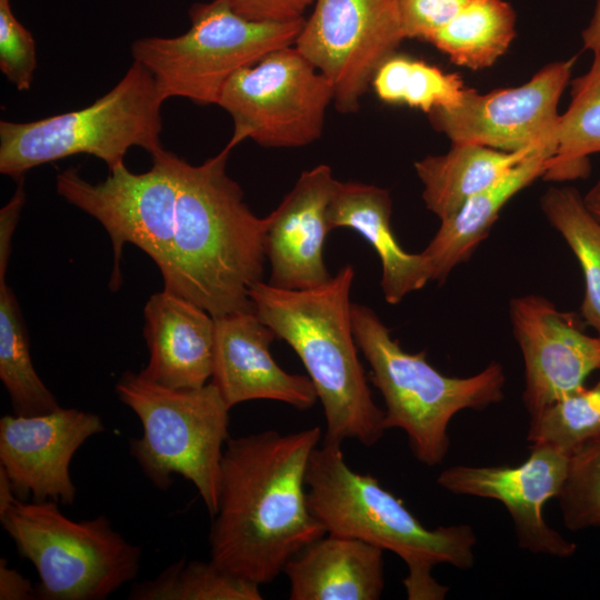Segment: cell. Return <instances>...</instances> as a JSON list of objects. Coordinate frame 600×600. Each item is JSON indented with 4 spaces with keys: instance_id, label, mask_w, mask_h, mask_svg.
Here are the masks:
<instances>
[{
    "instance_id": "cell-16",
    "label": "cell",
    "mask_w": 600,
    "mask_h": 600,
    "mask_svg": "<svg viewBox=\"0 0 600 600\" xmlns=\"http://www.w3.org/2000/svg\"><path fill=\"white\" fill-rule=\"evenodd\" d=\"M104 431L98 414L58 408L38 416L6 414L0 419V467L20 500L72 504L76 487L69 467L77 450Z\"/></svg>"
},
{
    "instance_id": "cell-25",
    "label": "cell",
    "mask_w": 600,
    "mask_h": 600,
    "mask_svg": "<svg viewBox=\"0 0 600 600\" xmlns=\"http://www.w3.org/2000/svg\"><path fill=\"white\" fill-rule=\"evenodd\" d=\"M571 84V103L559 119L556 151L543 176L547 180L588 176L589 156L600 152V58Z\"/></svg>"
},
{
    "instance_id": "cell-1",
    "label": "cell",
    "mask_w": 600,
    "mask_h": 600,
    "mask_svg": "<svg viewBox=\"0 0 600 600\" xmlns=\"http://www.w3.org/2000/svg\"><path fill=\"white\" fill-rule=\"evenodd\" d=\"M321 428L229 438L221 462L211 561L242 579L273 581L287 562L327 533L311 512L306 476Z\"/></svg>"
},
{
    "instance_id": "cell-14",
    "label": "cell",
    "mask_w": 600,
    "mask_h": 600,
    "mask_svg": "<svg viewBox=\"0 0 600 600\" xmlns=\"http://www.w3.org/2000/svg\"><path fill=\"white\" fill-rule=\"evenodd\" d=\"M530 449L528 459L516 467L457 464L444 469L437 483L454 494L500 501L510 513L522 549L569 558L577 546L548 526L543 507L560 494L570 457L549 446H530Z\"/></svg>"
},
{
    "instance_id": "cell-21",
    "label": "cell",
    "mask_w": 600,
    "mask_h": 600,
    "mask_svg": "<svg viewBox=\"0 0 600 600\" xmlns=\"http://www.w3.org/2000/svg\"><path fill=\"white\" fill-rule=\"evenodd\" d=\"M291 600H378L384 588L383 550L327 533L286 564Z\"/></svg>"
},
{
    "instance_id": "cell-22",
    "label": "cell",
    "mask_w": 600,
    "mask_h": 600,
    "mask_svg": "<svg viewBox=\"0 0 600 600\" xmlns=\"http://www.w3.org/2000/svg\"><path fill=\"white\" fill-rule=\"evenodd\" d=\"M556 146L533 150L502 178L471 197L453 216L441 221L421 252L428 261L432 280L443 282L459 263L472 256L487 238L503 206L544 176Z\"/></svg>"
},
{
    "instance_id": "cell-29",
    "label": "cell",
    "mask_w": 600,
    "mask_h": 600,
    "mask_svg": "<svg viewBox=\"0 0 600 600\" xmlns=\"http://www.w3.org/2000/svg\"><path fill=\"white\" fill-rule=\"evenodd\" d=\"M131 600H261L260 584L213 561L179 560L157 578L133 586Z\"/></svg>"
},
{
    "instance_id": "cell-8",
    "label": "cell",
    "mask_w": 600,
    "mask_h": 600,
    "mask_svg": "<svg viewBox=\"0 0 600 600\" xmlns=\"http://www.w3.org/2000/svg\"><path fill=\"white\" fill-rule=\"evenodd\" d=\"M0 520L38 572L36 599L102 600L139 572L140 547L113 530L104 516L73 521L56 501L17 499Z\"/></svg>"
},
{
    "instance_id": "cell-26",
    "label": "cell",
    "mask_w": 600,
    "mask_h": 600,
    "mask_svg": "<svg viewBox=\"0 0 600 600\" xmlns=\"http://www.w3.org/2000/svg\"><path fill=\"white\" fill-rule=\"evenodd\" d=\"M540 202L548 221L580 263L584 281L581 313L600 334V221L574 188L551 187Z\"/></svg>"
},
{
    "instance_id": "cell-32",
    "label": "cell",
    "mask_w": 600,
    "mask_h": 600,
    "mask_svg": "<svg viewBox=\"0 0 600 600\" xmlns=\"http://www.w3.org/2000/svg\"><path fill=\"white\" fill-rule=\"evenodd\" d=\"M37 68L36 43L12 12L10 0H0V69L19 90L27 91Z\"/></svg>"
},
{
    "instance_id": "cell-33",
    "label": "cell",
    "mask_w": 600,
    "mask_h": 600,
    "mask_svg": "<svg viewBox=\"0 0 600 600\" xmlns=\"http://www.w3.org/2000/svg\"><path fill=\"white\" fill-rule=\"evenodd\" d=\"M469 0H399L406 39L429 42L448 24Z\"/></svg>"
},
{
    "instance_id": "cell-38",
    "label": "cell",
    "mask_w": 600,
    "mask_h": 600,
    "mask_svg": "<svg viewBox=\"0 0 600 600\" xmlns=\"http://www.w3.org/2000/svg\"><path fill=\"white\" fill-rule=\"evenodd\" d=\"M17 499L7 472L0 467V513L9 508Z\"/></svg>"
},
{
    "instance_id": "cell-13",
    "label": "cell",
    "mask_w": 600,
    "mask_h": 600,
    "mask_svg": "<svg viewBox=\"0 0 600 600\" xmlns=\"http://www.w3.org/2000/svg\"><path fill=\"white\" fill-rule=\"evenodd\" d=\"M574 61L552 62L519 87L487 93L467 88L459 104L431 111L429 120L451 143L507 152L557 147L558 103Z\"/></svg>"
},
{
    "instance_id": "cell-7",
    "label": "cell",
    "mask_w": 600,
    "mask_h": 600,
    "mask_svg": "<svg viewBox=\"0 0 600 600\" xmlns=\"http://www.w3.org/2000/svg\"><path fill=\"white\" fill-rule=\"evenodd\" d=\"M121 402L140 419L143 433L130 452L160 490L179 474L198 490L209 514L218 511L223 446L229 439V410L210 381L194 389H171L126 372L116 386Z\"/></svg>"
},
{
    "instance_id": "cell-28",
    "label": "cell",
    "mask_w": 600,
    "mask_h": 600,
    "mask_svg": "<svg viewBox=\"0 0 600 600\" xmlns=\"http://www.w3.org/2000/svg\"><path fill=\"white\" fill-rule=\"evenodd\" d=\"M371 86L380 100L427 113L456 107L467 89L458 73L397 53L381 64Z\"/></svg>"
},
{
    "instance_id": "cell-19",
    "label": "cell",
    "mask_w": 600,
    "mask_h": 600,
    "mask_svg": "<svg viewBox=\"0 0 600 600\" xmlns=\"http://www.w3.org/2000/svg\"><path fill=\"white\" fill-rule=\"evenodd\" d=\"M149 362L139 373L171 389H194L213 374L216 319L191 301L166 290L144 307Z\"/></svg>"
},
{
    "instance_id": "cell-17",
    "label": "cell",
    "mask_w": 600,
    "mask_h": 600,
    "mask_svg": "<svg viewBox=\"0 0 600 600\" xmlns=\"http://www.w3.org/2000/svg\"><path fill=\"white\" fill-rule=\"evenodd\" d=\"M338 180L328 164L303 171L279 206L267 216V281L288 290H306L324 284L331 274L323 259L331 231L328 208Z\"/></svg>"
},
{
    "instance_id": "cell-36",
    "label": "cell",
    "mask_w": 600,
    "mask_h": 600,
    "mask_svg": "<svg viewBox=\"0 0 600 600\" xmlns=\"http://www.w3.org/2000/svg\"><path fill=\"white\" fill-rule=\"evenodd\" d=\"M36 599L34 587L29 579L8 566L6 559L0 560V600Z\"/></svg>"
},
{
    "instance_id": "cell-39",
    "label": "cell",
    "mask_w": 600,
    "mask_h": 600,
    "mask_svg": "<svg viewBox=\"0 0 600 600\" xmlns=\"http://www.w3.org/2000/svg\"><path fill=\"white\" fill-rule=\"evenodd\" d=\"M583 201L590 212L600 221V176L583 197Z\"/></svg>"
},
{
    "instance_id": "cell-12",
    "label": "cell",
    "mask_w": 600,
    "mask_h": 600,
    "mask_svg": "<svg viewBox=\"0 0 600 600\" xmlns=\"http://www.w3.org/2000/svg\"><path fill=\"white\" fill-rule=\"evenodd\" d=\"M294 48L330 82L333 104L353 113L381 64L406 39L399 0H314Z\"/></svg>"
},
{
    "instance_id": "cell-18",
    "label": "cell",
    "mask_w": 600,
    "mask_h": 600,
    "mask_svg": "<svg viewBox=\"0 0 600 600\" xmlns=\"http://www.w3.org/2000/svg\"><path fill=\"white\" fill-rule=\"evenodd\" d=\"M216 319L214 364L211 381L227 404L274 400L308 410L318 400L308 376L284 371L272 358L274 332L253 312Z\"/></svg>"
},
{
    "instance_id": "cell-34",
    "label": "cell",
    "mask_w": 600,
    "mask_h": 600,
    "mask_svg": "<svg viewBox=\"0 0 600 600\" xmlns=\"http://www.w3.org/2000/svg\"><path fill=\"white\" fill-rule=\"evenodd\" d=\"M241 17L260 22H284L303 18L314 0H223Z\"/></svg>"
},
{
    "instance_id": "cell-5",
    "label": "cell",
    "mask_w": 600,
    "mask_h": 600,
    "mask_svg": "<svg viewBox=\"0 0 600 600\" xmlns=\"http://www.w3.org/2000/svg\"><path fill=\"white\" fill-rule=\"evenodd\" d=\"M351 322L359 350L371 367L370 379L383 397L386 429H401L414 458L429 467L443 462L448 427L459 411L483 410L503 399L506 374L499 362L466 378L448 377L410 353L391 337L376 312L352 303Z\"/></svg>"
},
{
    "instance_id": "cell-30",
    "label": "cell",
    "mask_w": 600,
    "mask_h": 600,
    "mask_svg": "<svg viewBox=\"0 0 600 600\" xmlns=\"http://www.w3.org/2000/svg\"><path fill=\"white\" fill-rule=\"evenodd\" d=\"M527 440L569 457L600 440V379L530 417Z\"/></svg>"
},
{
    "instance_id": "cell-24",
    "label": "cell",
    "mask_w": 600,
    "mask_h": 600,
    "mask_svg": "<svg viewBox=\"0 0 600 600\" xmlns=\"http://www.w3.org/2000/svg\"><path fill=\"white\" fill-rule=\"evenodd\" d=\"M516 37V12L504 0H469L430 43L464 68L491 67Z\"/></svg>"
},
{
    "instance_id": "cell-37",
    "label": "cell",
    "mask_w": 600,
    "mask_h": 600,
    "mask_svg": "<svg viewBox=\"0 0 600 600\" xmlns=\"http://www.w3.org/2000/svg\"><path fill=\"white\" fill-rule=\"evenodd\" d=\"M583 48L592 51L593 59L600 58V0H596L593 14L582 32Z\"/></svg>"
},
{
    "instance_id": "cell-2",
    "label": "cell",
    "mask_w": 600,
    "mask_h": 600,
    "mask_svg": "<svg viewBox=\"0 0 600 600\" xmlns=\"http://www.w3.org/2000/svg\"><path fill=\"white\" fill-rule=\"evenodd\" d=\"M226 146L201 164L182 159L172 211L170 264L163 290L213 318L253 311L250 288L261 281L267 217L256 216L228 174Z\"/></svg>"
},
{
    "instance_id": "cell-23",
    "label": "cell",
    "mask_w": 600,
    "mask_h": 600,
    "mask_svg": "<svg viewBox=\"0 0 600 600\" xmlns=\"http://www.w3.org/2000/svg\"><path fill=\"white\" fill-rule=\"evenodd\" d=\"M536 149L507 152L474 143H451L448 152L416 161L427 209L440 221L450 218Z\"/></svg>"
},
{
    "instance_id": "cell-4",
    "label": "cell",
    "mask_w": 600,
    "mask_h": 600,
    "mask_svg": "<svg viewBox=\"0 0 600 600\" xmlns=\"http://www.w3.org/2000/svg\"><path fill=\"white\" fill-rule=\"evenodd\" d=\"M306 486L309 508L327 533L360 539L404 561L410 600L444 598L448 588L432 578L434 566L467 570L474 563L471 526L426 528L377 478L352 470L339 444L322 443L312 451Z\"/></svg>"
},
{
    "instance_id": "cell-20",
    "label": "cell",
    "mask_w": 600,
    "mask_h": 600,
    "mask_svg": "<svg viewBox=\"0 0 600 600\" xmlns=\"http://www.w3.org/2000/svg\"><path fill=\"white\" fill-rule=\"evenodd\" d=\"M389 190L357 181L337 182L328 208L331 230L358 232L377 252L382 268L381 290L390 304L399 303L432 280L424 256L409 253L399 244L391 227Z\"/></svg>"
},
{
    "instance_id": "cell-35",
    "label": "cell",
    "mask_w": 600,
    "mask_h": 600,
    "mask_svg": "<svg viewBox=\"0 0 600 600\" xmlns=\"http://www.w3.org/2000/svg\"><path fill=\"white\" fill-rule=\"evenodd\" d=\"M23 203L24 190L21 179L13 197L0 211V280L6 279L13 232Z\"/></svg>"
},
{
    "instance_id": "cell-3",
    "label": "cell",
    "mask_w": 600,
    "mask_h": 600,
    "mask_svg": "<svg viewBox=\"0 0 600 600\" xmlns=\"http://www.w3.org/2000/svg\"><path fill=\"white\" fill-rule=\"evenodd\" d=\"M353 279V267L346 264L317 288L288 290L261 280L249 296L253 312L302 361L322 404L323 443L341 446L354 439L372 447L387 429L358 356L351 322Z\"/></svg>"
},
{
    "instance_id": "cell-31",
    "label": "cell",
    "mask_w": 600,
    "mask_h": 600,
    "mask_svg": "<svg viewBox=\"0 0 600 600\" xmlns=\"http://www.w3.org/2000/svg\"><path fill=\"white\" fill-rule=\"evenodd\" d=\"M557 499L566 528H600V440L570 457L568 476Z\"/></svg>"
},
{
    "instance_id": "cell-27",
    "label": "cell",
    "mask_w": 600,
    "mask_h": 600,
    "mask_svg": "<svg viewBox=\"0 0 600 600\" xmlns=\"http://www.w3.org/2000/svg\"><path fill=\"white\" fill-rule=\"evenodd\" d=\"M0 378L14 414L31 417L60 408L33 367L20 310L6 279L0 280Z\"/></svg>"
},
{
    "instance_id": "cell-11",
    "label": "cell",
    "mask_w": 600,
    "mask_h": 600,
    "mask_svg": "<svg viewBox=\"0 0 600 600\" xmlns=\"http://www.w3.org/2000/svg\"><path fill=\"white\" fill-rule=\"evenodd\" d=\"M152 156L151 168L134 173L126 164L91 183L77 168L57 173V192L96 218L108 232L113 250L110 288L121 283L120 262L126 243L144 251L163 274L170 264L172 211L182 158L163 148Z\"/></svg>"
},
{
    "instance_id": "cell-15",
    "label": "cell",
    "mask_w": 600,
    "mask_h": 600,
    "mask_svg": "<svg viewBox=\"0 0 600 600\" xmlns=\"http://www.w3.org/2000/svg\"><path fill=\"white\" fill-rule=\"evenodd\" d=\"M509 312L523 358L522 401L530 417L582 389L587 377L600 370V337L586 334L548 299L517 297Z\"/></svg>"
},
{
    "instance_id": "cell-9",
    "label": "cell",
    "mask_w": 600,
    "mask_h": 600,
    "mask_svg": "<svg viewBox=\"0 0 600 600\" xmlns=\"http://www.w3.org/2000/svg\"><path fill=\"white\" fill-rule=\"evenodd\" d=\"M191 27L173 38L148 37L131 44L133 61L153 76L161 97L217 104L228 80L267 54L293 46L304 19L284 22L248 20L223 0L196 3Z\"/></svg>"
},
{
    "instance_id": "cell-10",
    "label": "cell",
    "mask_w": 600,
    "mask_h": 600,
    "mask_svg": "<svg viewBox=\"0 0 600 600\" xmlns=\"http://www.w3.org/2000/svg\"><path fill=\"white\" fill-rule=\"evenodd\" d=\"M332 102L329 80L289 46L236 72L217 106L232 118L229 148L246 139L266 148H300L321 137Z\"/></svg>"
},
{
    "instance_id": "cell-6",
    "label": "cell",
    "mask_w": 600,
    "mask_h": 600,
    "mask_svg": "<svg viewBox=\"0 0 600 600\" xmlns=\"http://www.w3.org/2000/svg\"><path fill=\"white\" fill-rule=\"evenodd\" d=\"M152 73L133 61L123 78L90 106L30 122L0 121V172L21 179L26 171L70 156H94L109 171L124 164L132 147L162 149L161 106Z\"/></svg>"
}]
</instances>
